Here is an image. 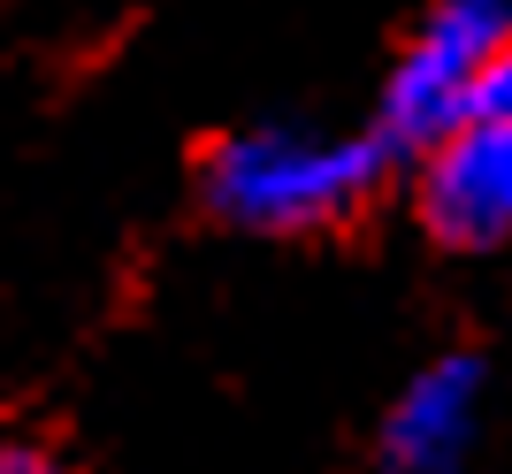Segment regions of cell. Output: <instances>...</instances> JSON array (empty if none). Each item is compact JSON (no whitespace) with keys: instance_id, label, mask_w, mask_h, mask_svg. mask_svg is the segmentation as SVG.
I'll use <instances>...</instances> for the list:
<instances>
[{"instance_id":"obj_1","label":"cell","mask_w":512,"mask_h":474,"mask_svg":"<svg viewBox=\"0 0 512 474\" xmlns=\"http://www.w3.org/2000/svg\"><path fill=\"white\" fill-rule=\"evenodd\" d=\"M390 146L375 130H306V123H253L214 138L199 161V199L222 230L245 237H321L352 222L390 184Z\"/></svg>"},{"instance_id":"obj_2","label":"cell","mask_w":512,"mask_h":474,"mask_svg":"<svg viewBox=\"0 0 512 474\" xmlns=\"http://www.w3.org/2000/svg\"><path fill=\"white\" fill-rule=\"evenodd\" d=\"M505 39H512V0H436L413 23V39L398 46V62L383 77L375 123H367L390 146V161H413L421 146L467 123L474 77Z\"/></svg>"},{"instance_id":"obj_3","label":"cell","mask_w":512,"mask_h":474,"mask_svg":"<svg viewBox=\"0 0 512 474\" xmlns=\"http://www.w3.org/2000/svg\"><path fill=\"white\" fill-rule=\"evenodd\" d=\"M413 215L444 253L512 245V123H459L413 153Z\"/></svg>"},{"instance_id":"obj_4","label":"cell","mask_w":512,"mask_h":474,"mask_svg":"<svg viewBox=\"0 0 512 474\" xmlns=\"http://www.w3.org/2000/svg\"><path fill=\"white\" fill-rule=\"evenodd\" d=\"M482 390H490V360L467 345L413 367L375 421V474H467L482 436Z\"/></svg>"},{"instance_id":"obj_5","label":"cell","mask_w":512,"mask_h":474,"mask_svg":"<svg viewBox=\"0 0 512 474\" xmlns=\"http://www.w3.org/2000/svg\"><path fill=\"white\" fill-rule=\"evenodd\" d=\"M467 123H512V39L497 46L482 77H474V100H467Z\"/></svg>"},{"instance_id":"obj_6","label":"cell","mask_w":512,"mask_h":474,"mask_svg":"<svg viewBox=\"0 0 512 474\" xmlns=\"http://www.w3.org/2000/svg\"><path fill=\"white\" fill-rule=\"evenodd\" d=\"M0 474H77L54 444H31V436H0Z\"/></svg>"}]
</instances>
